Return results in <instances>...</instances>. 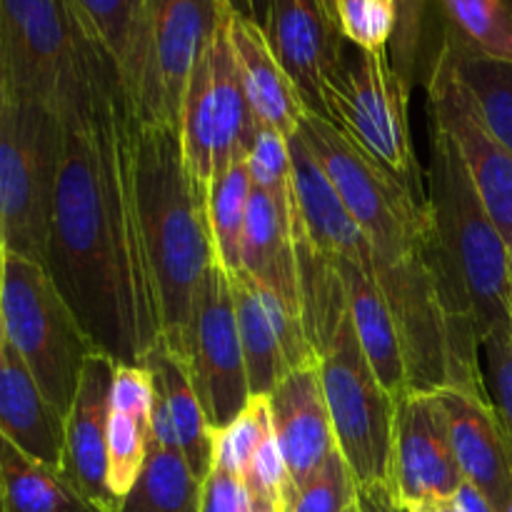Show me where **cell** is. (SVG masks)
Segmentation results:
<instances>
[{"label":"cell","mask_w":512,"mask_h":512,"mask_svg":"<svg viewBox=\"0 0 512 512\" xmlns=\"http://www.w3.org/2000/svg\"><path fill=\"white\" fill-rule=\"evenodd\" d=\"M455 70L478 105L485 125L512 155V63L480 58L443 38Z\"/></svg>","instance_id":"cell-31"},{"label":"cell","mask_w":512,"mask_h":512,"mask_svg":"<svg viewBox=\"0 0 512 512\" xmlns=\"http://www.w3.org/2000/svg\"><path fill=\"white\" fill-rule=\"evenodd\" d=\"M0 333L28 365L45 398L68 415L85 363L98 348L80 328L43 263L8 253Z\"/></svg>","instance_id":"cell-5"},{"label":"cell","mask_w":512,"mask_h":512,"mask_svg":"<svg viewBox=\"0 0 512 512\" xmlns=\"http://www.w3.org/2000/svg\"><path fill=\"white\" fill-rule=\"evenodd\" d=\"M433 128L458 150L480 200L503 233L512 255V155L485 125L478 105L455 70L450 50L440 43L428 75Z\"/></svg>","instance_id":"cell-12"},{"label":"cell","mask_w":512,"mask_h":512,"mask_svg":"<svg viewBox=\"0 0 512 512\" xmlns=\"http://www.w3.org/2000/svg\"><path fill=\"white\" fill-rule=\"evenodd\" d=\"M465 483L473 485L495 512L512 505V445L490 398L465 390H438Z\"/></svg>","instance_id":"cell-17"},{"label":"cell","mask_w":512,"mask_h":512,"mask_svg":"<svg viewBox=\"0 0 512 512\" xmlns=\"http://www.w3.org/2000/svg\"><path fill=\"white\" fill-rule=\"evenodd\" d=\"M0 435L30 458L60 468L65 415L45 398L33 373L0 333Z\"/></svg>","instance_id":"cell-20"},{"label":"cell","mask_w":512,"mask_h":512,"mask_svg":"<svg viewBox=\"0 0 512 512\" xmlns=\"http://www.w3.org/2000/svg\"><path fill=\"white\" fill-rule=\"evenodd\" d=\"M135 188L145 250L158 288L160 343L185 360L195 293L215 263L208 185L185 163L178 125L135 128Z\"/></svg>","instance_id":"cell-2"},{"label":"cell","mask_w":512,"mask_h":512,"mask_svg":"<svg viewBox=\"0 0 512 512\" xmlns=\"http://www.w3.org/2000/svg\"><path fill=\"white\" fill-rule=\"evenodd\" d=\"M143 365L153 373L155 390L165 400L180 453L185 455L195 478L203 483L213 470L215 430L210 428L208 418H205V410L200 405L198 393H195L193 378H190L188 363L160 343L145 355Z\"/></svg>","instance_id":"cell-25"},{"label":"cell","mask_w":512,"mask_h":512,"mask_svg":"<svg viewBox=\"0 0 512 512\" xmlns=\"http://www.w3.org/2000/svg\"><path fill=\"white\" fill-rule=\"evenodd\" d=\"M185 363L210 428H228L253 395L245 373L230 273L218 260L195 293Z\"/></svg>","instance_id":"cell-11"},{"label":"cell","mask_w":512,"mask_h":512,"mask_svg":"<svg viewBox=\"0 0 512 512\" xmlns=\"http://www.w3.org/2000/svg\"><path fill=\"white\" fill-rule=\"evenodd\" d=\"M273 433L268 395H253L243 413L223 430H215L213 468L225 470L243 480L260 445Z\"/></svg>","instance_id":"cell-32"},{"label":"cell","mask_w":512,"mask_h":512,"mask_svg":"<svg viewBox=\"0 0 512 512\" xmlns=\"http://www.w3.org/2000/svg\"><path fill=\"white\" fill-rule=\"evenodd\" d=\"M0 50L8 100L60 115L100 48L80 30L65 0H0Z\"/></svg>","instance_id":"cell-7"},{"label":"cell","mask_w":512,"mask_h":512,"mask_svg":"<svg viewBox=\"0 0 512 512\" xmlns=\"http://www.w3.org/2000/svg\"><path fill=\"white\" fill-rule=\"evenodd\" d=\"M340 278L345 285L348 315L353 323L358 343L375 370L383 388L398 403L408 393V365H405L403 345H400L398 325L388 308L378 278L350 260H338Z\"/></svg>","instance_id":"cell-24"},{"label":"cell","mask_w":512,"mask_h":512,"mask_svg":"<svg viewBox=\"0 0 512 512\" xmlns=\"http://www.w3.org/2000/svg\"><path fill=\"white\" fill-rule=\"evenodd\" d=\"M250 190H253V178H250L248 158L233 160L208 183V220L215 260L230 275L243 270V235Z\"/></svg>","instance_id":"cell-30"},{"label":"cell","mask_w":512,"mask_h":512,"mask_svg":"<svg viewBox=\"0 0 512 512\" xmlns=\"http://www.w3.org/2000/svg\"><path fill=\"white\" fill-rule=\"evenodd\" d=\"M263 33L305 108L328 118L325 88L343 63L345 38L325 5L320 0H273Z\"/></svg>","instance_id":"cell-15"},{"label":"cell","mask_w":512,"mask_h":512,"mask_svg":"<svg viewBox=\"0 0 512 512\" xmlns=\"http://www.w3.org/2000/svg\"><path fill=\"white\" fill-rule=\"evenodd\" d=\"M0 512H5V508H3V480H0Z\"/></svg>","instance_id":"cell-45"},{"label":"cell","mask_w":512,"mask_h":512,"mask_svg":"<svg viewBox=\"0 0 512 512\" xmlns=\"http://www.w3.org/2000/svg\"><path fill=\"white\" fill-rule=\"evenodd\" d=\"M223 10L220 0H150L143 60L128 93L140 123L178 125L190 75L208 50Z\"/></svg>","instance_id":"cell-10"},{"label":"cell","mask_w":512,"mask_h":512,"mask_svg":"<svg viewBox=\"0 0 512 512\" xmlns=\"http://www.w3.org/2000/svg\"><path fill=\"white\" fill-rule=\"evenodd\" d=\"M428 210L435 238L470 300L480 343L512 325V255L448 135L433 130Z\"/></svg>","instance_id":"cell-3"},{"label":"cell","mask_w":512,"mask_h":512,"mask_svg":"<svg viewBox=\"0 0 512 512\" xmlns=\"http://www.w3.org/2000/svg\"><path fill=\"white\" fill-rule=\"evenodd\" d=\"M408 512H463V508L458 505L455 498H445V500H423L418 505H410L405 508Z\"/></svg>","instance_id":"cell-39"},{"label":"cell","mask_w":512,"mask_h":512,"mask_svg":"<svg viewBox=\"0 0 512 512\" xmlns=\"http://www.w3.org/2000/svg\"><path fill=\"white\" fill-rule=\"evenodd\" d=\"M410 88L413 80L395 68L388 50H358L355 58L345 55L325 88V110L355 143L423 195V178L410 135Z\"/></svg>","instance_id":"cell-9"},{"label":"cell","mask_w":512,"mask_h":512,"mask_svg":"<svg viewBox=\"0 0 512 512\" xmlns=\"http://www.w3.org/2000/svg\"><path fill=\"white\" fill-rule=\"evenodd\" d=\"M488 365V393L493 395V408L498 413L500 425L512 445V325L505 330H495L480 343Z\"/></svg>","instance_id":"cell-36"},{"label":"cell","mask_w":512,"mask_h":512,"mask_svg":"<svg viewBox=\"0 0 512 512\" xmlns=\"http://www.w3.org/2000/svg\"><path fill=\"white\" fill-rule=\"evenodd\" d=\"M248 168L253 185L263 188L285 213H293V163L288 138L278 130L258 125L248 153Z\"/></svg>","instance_id":"cell-33"},{"label":"cell","mask_w":512,"mask_h":512,"mask_svg":"<svg viewBox=\"0 0 512 512\" xmlns=\"http://www.w3.org/2000/svg\"><path fill=\"white\" fill-rule=\"evenodd\" d=\"M320 380L335 445L358 490H390L395 400L370 368L350 315L320 353Z\"/></svg>","instance_id":"cell-8"},{"label":"cell","mask_w":512,"mask_h":512,"mask_svg":"<svg viewBox=\"0 0 512 512\" xmlns=\"http://www.w3.org/2000/svg\"><path fill=\"white\" fill-rule=\"evenodd\" d=\"M60 120L65 148L43 265L98 353L143 365L163 325L135 188L138 113L103 50Z\"/></svg>","instance_id":"cell-1"},{"label":"cell","mask_w":512,"mask_h":512,"mask_svg":"<svg viewBox=\"0 0 512 512\" xmlns=\"http://www.w3.org/2000/svg\"><path fill=\"white\" fill-rule=\"evenodd\" d=\"M445 410L435 393H405L395 403L390 490L403 508L455 498L463 488Z\"/></svg>","instance_id":"cell-13"},{"label":"cell","mask_w":512,"mask_h":512,"mask_svg":"<svg viewBox=\"0 0 512 512\" xmlns=\"http://www.w3.org/2000/svg\"><path fill=\"white\" fill-rule=\"evenodd\" d=\"M338 28L358 50H388L398 28V0H338Z\"/></svg>","instance_id":"cell-34"},{"label":"cell","mask_w":512,"mask_h":512,"mask_svg":"<svg viewBox=\"0 0 512 512\" xmlns=\"http://www.w3.org/2000/svg\"><path fill=\"white\" fill-rule=\"evenodd\" d=\"M228 38L243 80L245 98L258 125L273 128L285 138L298 133L305 103L283 65L275 58L263 28L238 13H225Z\"/></svg>","instance_id":"cell-21"},{"label":"cell","mask_w":512,"mask_h":512,"mask_svg":"<svg viewBox=\"0 0 512 512\" xmlns=\"http://www.w3.org/2000/svg\"><path fill=\"white\" fill-rule=\"evenodd\" d=\"M118 363L103 353L90 355L80 375L73 405L65 415V448L60 470L65 478L115 512L118 500L108 488V418H110V385Z\"/></svg>","instance_id":"cell-16"},{"label":"cell","mask_w":512,"mask_h":512,"mask_svg":"<svg viewBox=\"0 0 512 512\" xmlns=\"http://www.w3.org/2000/svg\"><path fill=\"white\" fill-rule=\"evenodd\" d=\"M345 512H360V508H358V500H355V503H353V505H350V508H348V510H345Z\"/></svg>","instance_id":"cell-46"},{"label":"cell","mask_w":512,"mask_h":512,"mask_svg":"<svg viewBox=\"0 0 512 512\" xmlns=\"http://www.w3.org/2000/svg\"><path fill=\"white\" fill-rule=\"evenodd\" d=\"M268 400L275 440L288 465L290 480L300 493L338 448L320 380V363L285 375Z\"/></svg>","instance_id":"cell-19"},{"label":"cell","mask_w":512,"mask_h":512,"mask_svg":"<svg viewBox=\"0 0 512 512\" xmlns=\"http://www.w3.org/2000/svg\"><path fill=\"white\" fill-rule=\"evenodd\" d=\"M203 483L180 450L150 440L148 458L115 512H200Z\"/></svg>","instance_id":"cell-28"},{"label":"cell","mask_w":512,"mask_h":512,"mask_svg":"<svg viewBox=\"0 0 512 512\" xmlns=\"http://www.w3.org/2000/svg\"><path fill=\"white\" fill-rule=\"evenodd\" d=\"M65 3L90 43L98 45L113 60L125 90L130 93L143 60L150 0H65Z\"/></svg>","instance_id":"cell-27"},{"label":"cell","mask_w":512,"mask_h":512,"mask_svg":"<svg viewBox=\"0 0 512 512\" xmlns=\"http://www.w3.org/2000/svg\"><path fill=\"white\" fill-rule=\"evenodd\" d=\"M250 495L245 483L225 470L213 468L203 480V503L200 512H248Z\"/></svg>","instance_id":"cell-37"},{"label":"cell","mask_w":512,"mask_h":512,"mask_svg":"<svg viewBox=\"0 0 512 512\" xmlns=\"http://www.w3.org/2000/svg\"><path fill=\"white\" fill-rule=\"evenodd\" d=\"M5 258H8V250H5L3 233H0V295H3V275H5Z\"/></svg>","instance_id":"cell-43"},{"label":"cell","mask_w":512,"mask_h":512,"mask_svg":"<svg viewBox=\"0 0 512 512\" xmlns=\"http://www.w3.org/2000/svg\"><path fill=\"white\" fill-rule=\"evenodd\" d=\"M5 512H108L80 493L60 468L45 465L0 435Z\"/></svg>","instance_id":"cell-26"},{"label":"cell","mask_w":512,"mask_h":512,"mask_svg":"<svg viewBox=\"0 0 512 512\" xmlns=\"http://www.w3.org/2000/svg\"><path fill=\"white\" fill-rule=\"evenodd\" d=\"M155 380L145 365H118L110 385L108 488L118 500L128 495L150 448Z\"/></svg>","instance_id":"cell-22"},{"label":"cell","mask_w":512,"mask_h":512,"mask_svg":"<svg viewBox=\"0 0 512 512\" xmlns=\"http://www.w3.org/2000/svg\"><path fill=\"white\" fill-rule=\"evenodd\" d=\"M290 163H293V230L313 248L333 260H350L375 275V253L370 240L355 223L350 210L328 175L323 173L300 135H290Z\"/></svg>","instance_id":"cell-18"},{"label":"cell","mask_w":512,"mask_h":512,"mask_svg":"<svg viewBox=\"0 0 512 512\" xmlns=\"http://www.w3.org/2000/svg\"><path fill=\"white\" fill-rule=\"evenodd\" d=\"M443 18V38L480 58L512 63L510 0H430Z\"/></svg>","instance_id":"cell-29"},{"label":"cell","mask_w":512,"mask_h":512,"mask_svg":"<svg viewBox=\"0 0 512 512\" xmlns=\"http://www.w3.org/2000/svg\"><path fill=\"white\" fill-rule=\"evenodd\" d=\"M243 273H248L285 308L303 318L293 213H285L258 185L250 190L248 218H245Z\"/></svg>","instance_id":"cell-23"},{"label":"cell","mask_w":512,"mask_h":512,"mask_svg":"<svg viewBox=\"0 0 512 512\" xmlns=\"http://www.w3.org/2000/svg\"><path fill=\"white\" fill-rule=\"evenodd\" d=\"M358 500L353 473L335 448L323 468L300 488L290 512H345Z\"/></svg>","instance_id":"cell-35"},{"label":"cell","mask_w":512,"mask_h":512,"mask_svg":"<svg viewBox=\"0 0 512 512\" xmlns=\"http://www.w3.org/2000/svg\"><path fill=\"white\" fill-rule=\"evenodd\" d=\"M298 135L373 245L375 260L420 248L433 230L428 198L405 185L343 128L305 108Z\"/></svg>","instance_id":"cell-4"},{"label":"cell","mask_w":512,"mask_h":512,"mask_svg":"<svg viewBox=\"0 0 512 512\" xmlns=\"http://www.w3.org/2000/svg\"><path fill=\"white\" fill-rule=\"evenodd\" d=\"M230 285L250 395H270L288 373L320 363L300 315L243 270L230 275Z\"/></svg>","instance_id":"cell-14"},{"label":"cell","mask_w":512,"mask_h":512,"mask_svg":"<svg viewBox=\"0 0 512 512\" xmlns=\"http://www.w3.org/2000/svg\"><path fill=\"white\" fill-rule=\"evenodd\" d=\"M63 120L38 103L8 100L0 113V233L5 250L45 263L63 163Z\"/></svg>","instance_id":"cell-6"},{"label":"cell","mask_w":512,"mask_h":512,"mask_svg":"<svg viewBox=\"0 0 512 512\" xmlns=\"http://www.w3.org/2000/svg\"><path fill=\"white\" fill-rule=\"evenodd\" d=\"M220 3L225 5V8L230 10V13H238L243 15V18H250V3L248 0H220ZM253 20V18H250Z\"/></svg>","instance_id":"cell-41"},{"label":"cell","mask_w":512,"mask_h":512,"mask_svg":"<svg viewBox=\"0 0 512 512\" xmlns=\"http://www.w3.org/2000/svg\"><path fill=\"white\" fill-rule=\"evenodd\" d=\"M320 3L325 5V10H328V13H330V18H333L335 23H338V0H320Z\"/></svg>","instance_id":"cell-44"},{"label":"cell","mask_w":512,"mask_h":512,"mask_svg":"<svg viewBox=\"0 0 512 512\" xmlns=\"http://www.w3.org/2000/svg\"><path fill=\"white\" fill-rule=\"evenodd\" d=\"M455 500H458V505L463 508V512H495L493 508H490L488 500H485L483 495H480L478 490L468 483H463V488L458 490Z\"/></svg>","instance_id":"cell-38"},{"label":"cell","mask_w":512,"mask_h":512,"mask_svg":"<svg viewBox=\"0 0 512 512\" xmlns=\"http://www.w3.org/2000/svg\"><path fill=\"white\" fill-rule=\"evenodd\" d=\"M250 3V18H253V23H258L260 28L265 30V25H268V15H270V3L273 0H248Z\"/></svg>","instance_id":"cell-40"},{"label":"cell","mask_w":512,"mask_h":512,"mask_svg":"<svg viewBox=\"0 0 512 512\" xmlns=\"http://www.w3.org/2000/svg\"><path fill=\"white\" fill-rule=\"evenodd\" d=\"M5 103H8V83H5V65H3V50H0V113H3Z\"/></svg>","instance_id":"cell-42"}]
</instances>
